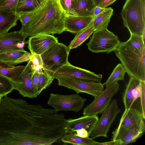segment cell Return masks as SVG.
Returning <instances> with one entry per match:
<instances>
[{"instance_id":"6da1fadb","label":"cell","mask_w":145,"mask_h":145,"mask_svg":"<svg viewBox=\"0 0 145 145\" xmlns=\"http://www.w3.org/2000/svg\"><path fill=\"white\" fill-rule=\"evenodd\" d=\"M48 108L7 95L0 102V145H44L53 128Z\"/></svg>"},{"instance_id":"7a4b0ae2","label":"cell","mask_w":145,"mask_h":145,"mask_svg":"<svg viewBox=\"0 0 145 145\" xmlns=\"http://www.w3.org/2000/svg\"><path fill=\"white\" fill-rule=\"evenodd\" d=\"M66 15L59 0H45L19 32L25 38L39 34H60L65 31Z\"/></svg>"},{"instance_id":"3957f363","label":"cell","mask_w":145,"mask_h":145,"mask_svg":"<svg viewBox=\"0 0 145 145\" xmlns=\"http://www.w3.org/2000/svg\"><path fill=\"white\" fill-rule=\"evenodd\" d=\"M114 52L129 76L145 81V48L138 50L126 41L120 42Z\"/></svg>"},{"instance_id":"277c9868","label":"cell","mask_w":145,"mask_h":145,"mask_svg":"<svg viewBox=\"0 0 145 145\" xmlns=\"http://www.w3.org/2000/svg\"><path fill=\"white\" fill-rule=\"evenodd\" d=\"M121 14L130 34L142 36L145 32V0H126Z\"/></svg>"},{"instance_id":"5b68a950","label":"cell","mask_w":145,"mask_h":145,"mask_svg":"<svg viewBox=\"0 0 145 145\" xmlns=\"http://www.w3.org/2000/svg\"><path fill=\"white\" fill-rule=\"evenodd\" d=\"M70 50L63 43L58 42L41 54L43 70L52 76L53 74L68 62Z\"/></svg>"},{"instance_id":"8992f818","label":"cell","mask_w":145,"mask_h":145,"mask_svg":"<svg viewBox=\"0 0 145 145\" xmlns=\"http://www.w3.org/2000/svg\"><path fill=\"white\" fill-rule=\"evenodd\" d=\"M120 42L118 37L106 28L94 31L86 45L93 52L108 54L114 51Z\"/></svg>"},{"instance_id":"52a82bcc","label":"cell","mask_w":145,"mask_h":145,"mask_svg":"<svg viewBox=\"0 0 145 145\" xmlns=\"http://www.w3.org/2000/svg\"><path fill=\"white\" fill-rule=\"evenodd\" d=\"M86 99L78 93L64 95L50 93L47 103L58 112L59 111L79 112Z\"/></svg>"},{"instance_id":"ba28073f","label":"cell","mask_w":145,"mask_h":145,"mask_svg":"<svg viewBox=\"0 0 145 145\" xmlns=\"http://www.w3.org/2000/svg\"><path fill=\"white\" fill-rule=\"evenodd\" d=\"M57 79L59 86L74 91L77 93H83L89 94L95 98L100 95L104 90L103 84L82 81L71 77L58 76Z\"/></svg>"},{"instance_id":"9c48e42d","label":"cell","mask_w":145,"mask_h":145,"mask_svg":"<svg viewBox=\"0 0 145 145\" xmlns=\"http://www.w3.org/2000/svg\"><path fill=\"white\" fill-rule=\"evenodd\" d=\"M118 101L117 100L114 99L102 112L90 135L91 138L94 139L99 137H108L107 133L110 126L121 111Z\"/></svg>"},{"instance_id":"30bf717a","label":"cell","mask_w":145,"mask_h":145,"mask_svg":"<svg viewBox=\"0 0 145 145\" xmlns=\"http://www.w3.org/2000/svg\"><path fill=\"white\" fill-rule=\"evenodd\" d=\"M35 71L33 64L30 60L19 74L10 79L14 89L18 91L24 97L33 98L38 96L33 89L31 83L32 77Z\"/></svg>"},{"instance_id":"8fae6325","label":"cell","mask_w":145,"mask_h":145,"mask_svg":"<svg viewBox=\"0 0 145 145\" xmlns=\"http://www.w3.org/2000/svg\"><path fill=\"white\" fill-rule=\"evenodd\" d=\"M119 89V84L118 82L106 87L100 95L84 108L83 114L97 115L102 113L110 105L112 97Z\"/></svg>"},{"instance_id":"7c38bea8","label":"cell","mask_w":145,"mask_h":145,"mask_svg":"<svg viewBox=\"0 0 145 145\" xmlns=\"http://www.w3.org/2000/svg\"><path fill=\"white\" fill-rule=\"evenodd\" d=\"M66 76L89 82H101L102 74H96L89 71L73 66L69 62L63 65L53 74V77Z\"/></svg>"},{"instance_id":"4fadbf2b","label":"cell","mask_w":145,"mask_h":145,"mask_svg":"<svg viewBox=\"0 0 145 145\" xmlns=\"http://www.w3.org/2000/svg\"><path fill=\"white\" fill-rule=\"evenodd\" d=\"M26 38L19 31L7 32L0 35V54L24 50Z\"/></svg>"},{"instance_id":"5bb4252c","label":"cell","mask_w":145,"mask_h":145,"mask_svg":"<svg viewBox=\"0 0 145 145\" xmlns=\"http://www.w3.org/2000/svg\"><path fill=\"white\" fill-rule=\"evenodd\" d=\"M58 42V39L50 34H39L29 37L26 44L31 54L41 55Z\"/></svg>"},{"instance_id":"9a60e30c","label":"cell","mask_w":145,"mask_h":145,"mask_svg":"<svg viewBox=\"0 0 145 145\" xmlns=\"http://www.w3.org/2000/svg\"><path fill=\"white\" fill-rule=\"evenodd\" d=\"M99 119L97 115H84L76 119L67 120L65 127L66 134L74 133L82 129H86L90 136Z\"/></svg>"},{"instance_id":"2e32d148","label":"cell","mask_w":145,"mask_h":145,"mask_svg":"<svg viewBox=\"0 0 145 145\" xmlns=\"http://www.w3.org/2000/svg\"><path fill=\"white\" fill-rule=\"evenodd\" d=\"M144 120L141 112L131 107L127 112L123 113L119 125L143 133L145 131Z\"/></svg>"},{"instance_id":"e0dca14e","label":"cell","mask_w":145,"mask_h":145,"mask_svg":"<svg viewBox=\"0 0 145 145\" xmlns=\"http://www.w3.org/2000/svg\"><path fill=\"white\" fill-rule=\"evenodd\" d=\"M94 16L67 14L65 20V31L76 34L87 26Z\"/></svg>"},{"instance_id":"ac0fdd59","label":"cell","mask_w":145,"mask_h":145,"mask_svg":"<svg viewBox=\"0 0 145 145\" xmlns=\"http://www.w3.org/2000/svg\"><path fill=\"white\" fill-rule=\"evenodd\" d=\"M142 134L119 125L112 132L111 140H118L120 142L121 145H126L135 142Z\"/></svg>"},{"instance_id":"d6986e66","label":"cell","mask_w":145,"mask_h":145,"mask_svg":"<svg viewBox=\"0 0 145 145\" xmlns=\"http://www.w3.org/2000/svg\"><path fill=\"white\" fill-rule=\"evenodd\" d=\"M95 6L92 0H73L71 15L93 16Z\"/></svg>"},{"instance_id":"ffe728a7","label":"cell","mask_w":145,"mask_h":145,"mask_svg":"<svg viewBox=\"0 0 145 145\" xmlns=\"http://www.w3.org/2000/svg\"><path fill=\"white\" fill-rule=\"evenodd\" d=\"M18 16L16 13L0 11V35L8 32L17 25Z\"/></svg>"},{"instance_id":"44dd1931","label":"cell","mask_w":145,"mask_h":145,"mask_svg":"<svg viewBox=\"0 0 145 145\" xmlns=\"http://www.w3.org/2000/svg\"><path fill=\"white\" fill-rule=\"evenodd\" d=\"M94 31L92 20L87 26L76 34L68 46L69 49L71 50L80 46L89 38Z\"/></svg>"},{"instance_id":"7402d4cb","label":"cell","mask_w":145,"mask_h":145,"mask_svg":"<svg viewBox=\"0 0 145 145\" xmlns=\"http://www.w3.org/2000/svg\"><path fill=\"white\" fill-rule=\"evenodd\" d=\"M113 12V9L111 7H108L101 13L94 16L93 20L94 31L107 28Z\"/></svg>"},{"instance_id":"603a6c76","label":"cell","mask_w":145,"mask_h":145,"mask_svg":"<svg viewBox=\"0 0 145 145\" xmlns=\"http://www.w3.org/2000/svg\"><path fill=\"white\" fill-rule=\"evenodd\" d=\"M141 80L133 77H130L126 88L123 96V101L125 108L124 113L127 112L132 107L133 103L132 91L140 82Z\"/></svg>"},{"instance_id":"cb8c5ba5","label":"cell","mask_w":145,"mask_h":145,"mask_svg":"<svg viewBox=\"0 0 145 145\" xmlns=\"http://www.w3.org/2000/svg\"><path fill=\"white\" fill-rule=\"evenodd\" d=\"M61 141L65 144L73 145H97L98 143L89 137H81L75 135L74 133L66 134L62 138Z\"/></svg>"},{"instance_id":"d4e9b609","label":"cell","mask_w":145,"mask_h":145,"mask_svg":"<svg viewBox=\"0 0 145 145\" xmlns=\"http://www.w3.org/2000/svg\"><path fill=\"white\" fill-rule=\"evenodd\" d=\"M25 66L14 65L0 60V73L10 79L19 74L24 70Z\"/></svg>"},{"instance_id":"484cf974","label":"cell","mask_w":145,"mask_h":145,"mask_svg":"<svg viewBox=\"0 0 145 145\" xmlns=\"http://www.w3.org/2000/svg\"><path fill=\"white\" fill-rule=\"evenodd\" d=\"M45 0H18L15 12L16 14L28 12L36 9Z\"/></svg>"},{"instance_id":"4316f807","label":"cell","mask_w":145,"mask_h":145,"mask_svg":"<svg viewBox=\"0 0 145 145\" xmlns=\"http://www.w3.org/2000/svg\"><path fill=\"white\" fill-rule=\"evenodd\" d=\"M126 72L121 64H118L104 85H105L106 88L119 80H124Z\"/></svg>"},{"instance_id":"83f0119b","label":"cell","mask_w":145,"mask_h":145,"mask_svg":"<svg viewBox=\"0 0 145 145\" xmlns=\"http://www.w3.org/2000/svg\"><path fill=\"white\" fill-rule=\"evenodd\" d=\"M27 52L24 49L0 53V60L15 66L17 65L16 61Z\"/></svg>"},{"instance_id":"f1b7e54d","label":"cell","mask_w":145,"mask_h":145,"mask_svg":"<svg viewBox=\"0 0 145 145\" xmlns=\"http://www.w3.org/2000/svg\"><path fill=\"white\" fill-rule=\"evenodd\" d=\"M54 79L52 76L44 71L40 74L37 92L38 96L43 90L49 86Z\"/></svg>"},{"instance_id":"f546056e","label":"cell","mask_w":145,"mask_h":145,"mask_svg":"<svg viewBox=\"0 0 145 145\" xmlns=\"http://www.w3.org/2000/svg\"><path fill=\"white\" fill-rule=\"evenodd\" d=\"M14 89L10 79L0 73V96L4 97Z\"/></svg>"},{"instance_id":"4dcf8cb0","label":"cell","mask_w":145,"mask_h":145,"mask_svg":"<svg viewBox=\"0 0 145 145\" xmlns=\"http://www.w3.org/2000/svg\"><path fill=\"white\" fill-rule=\"evenodd\" d=\"M127 42L133 47L139 50L145 48L144 42L142 36L131 34L130 37Z\"/></svg>"},{"instance_id":"1f68e13d","label":"cell","mask_w":145,"mask_h":145,"mask_svg":"<svg viewBox=\"0 0 145 145\" xmlns=\"http://www.w3.org/2000/svg\"><path fill=\"white\" fill-rule=\"evenodd\" d=\"M18 0H0V11L15 12V10Z\"/></svg>"},{"instance_id":"d6a6232c","label":"cell","mask_w":145,"mask_h":145,"mask_svg":"<svg viewBox=\"0 0 145 145\" xmlns=\"http://www.w3.org/2000/svg\"><path fill=\"white\" fill-rule=\"evenodd\" d=\"M141 92L140 98V99L142 113L143 118L145 119V81H141Z\"/></svg>"},{"instance_id":"836d02e7","label":"cell","mask_w":145,"mask_h":145,"mask_svg":"<svg viewBox=\"0 0 145 145\" xmlns=\"http://www.w3.org/2000/svg\"><path fill=\"white\" fill-rule=\"evenodd\" d=\"M35 10L28 12H20L17 14L18 20L22 23V27L24 26L29 21L32 16Z\"/></svg>"},{"instance_id":"e575fe53","label":"cell","mask_w":145,"mask_h":145,"mask_svg":"<svg viewBox=\"0 0 145 145\" xmlns=\"http://www.w3.org/2000/svg\"><path fill=\"white\" fill-rule=\"evenodd\" d=\"M60 5L67 14L71 15L73 0H59Z\"/></svg>"},{"instance_id":"d590c367","label":"cell","mask_w":145,"mask_h":145,"mask_svg":"<svg viewBox=\"0 0 145 145\" xmlns=\"http://www.w3.org/2000/svg\"><path fill=\"white\" fill-rule=\"evenodd\" d=\"M30 60L33 65H39L43 67V63L41 55L35 53L31 54Z\"/></svg>"},{"instance_id":"8d00e7d4","label":"cell","mask_w":145,"mask_h":145,"mask_svg":"<svg viewBox=\"0 0 145 145\" xmlns=\"http://www.w3.org/2000/svg\"><path fill=\"white\" fill-rule=\"evenodd\" d=\"M141 81L140 80L139 84L136 86L132 90L133 104L138 98L140 97L141 92Z\"/></svg>"},{"instance_id":"74e56055","label":"cell","mask_w":145,"mask_h":145,"mask_svg":"<svg viewBox=\"0 0 145 145\" xmlns=\"http://www.w3.org/2000/svg\"><path fill=\"white\" fill-rule=\"evenodd\" d=\"M40 74L39 73L35 71L31 78L32 86L34 91L37 94Z\"/></svg>"},{"instance_id":"f35d334b","label":"cell","mask_w":145,"mask_h":145,"mask_svg":"<svg viewBox=\"0 0 145 145\" xmlns=\"http://www.w3.org/2000/svg\"><path fill=\"white\" fill-rule=\"evenodd\" d=\"M74 134L78 137L82 138H86L89 137L87 131L84 129H82L77 130Z\"/></svg>"},{"instance_id":"ab89813d","label":"cell","mask_w":145,"mask_h":145,"mask_svg":"<svg viewBox=\"0 0 145 145\" xmlns=\"http://www.w3.org/2000/svg\"><path fill=\"white\" fill-rule=\"evenodd\" d=\"M31 55V54L27 52L23 56L17 60L16 63L18 64L24 62L28 61L30 60Z\"/></svg>"},{"instance_id":"60d3db41","label":"cell","mask_w":145,"mask_h":145,"mask_svg":"<svg viewBox=\"0 0 145 145\" xmlns=\"http://www.w3.org/2000/svg\"><path fill=\"white\" fill-rule=\"evenodd\" d=\"M117 0H101L98 5L102 8H105L112 4Z\"/></svg>"},{"instance_id":"b9f144b4","label":"cell","mask_w":145,"mask_h":145,"mask_svg":"<svg viewBox=\"0 0 145 145\" xmlns=\"http://www.w3.org/2000/svg\"><path fill=\"white\" fill-rule=\"evenodd\" d=\"M107 8L106 7L104 8H102L98 6H95L93 9V16H95L98 15L106 10Z\"/></svg>"},{"instance_id":"7bdbcfd3","label":"cell","mask_w":145,"mask_h":145,"mask_svg":"<svg viewBox=\"0 0 145 145\" xmlns=\"http://www.w3.org/2000/svg\"><path fill=\"white\" fill-rule=\"evenodd\" d=\"M97 145H121V143L119 140H115L106 142H98Z\"/></svg>"},{"instance_id":"ee69618b","label":"cell","mask_w":145,"mask_h":145,"mask_svg":"<svg viewBox=\"0 0 145 145\" xmlns=\"http://www.w3.org/2000/svg\"><path fill=\"white\" fill-rule=\"evenodd\" d=\"M33 65L35 72L39 73L40 74L43 72V67H42L39 65H35L33 64Z\"/></svg>"},{"instance_id":"f6af8a7d","label":"cell","mask_w":145,"mask_h":145,"mask_svg":"<svg viewBox=\"0 0 145 145\" xmlns=\"http://www.w3.org/2000/svg\"><path fill=\"white\" fill-rule=\"evenodd\" d=\"M95 6H98L101 0H92Z\"/></svg>"},{"instance_id":"bcb514c9","label":"cell","mask_w":145,"mask_h":145,"mask_svg":"<svg viewBox=\"0 0 145 145\" xmlns=\"http://www.w3.org/2000/svg\"><path fill=\"white\" fill-rule=\"evenodd\" d=\"M3 97H0V101H1V99Z\"/></svg>"},{"instance_id":"7dc6e473","label":"cell","mask_w":145,"mask_h":145,"mask_svg":"<svg viewBox=\"0 0 145 145\" xmlns=\"http://www.w3.org/2000/svg\"><path fill=\"white\" fill-rule=\"evenodd\" d=\"M3 97V96H0V97Z\"/></svg>"},{"instance_id":"c3c4849f","label":"cell","mask_w":145,"mask_h":145,"mask_svg":"<svg viewBox=\"0 0 145 145\" xmlns=\"http://www.w3.org/2000/svg\"></svg>"}]
</instances>
